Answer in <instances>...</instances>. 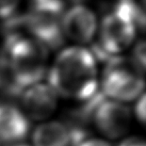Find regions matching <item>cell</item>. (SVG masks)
Wrapping results in <instances>:
<instances>
[{
    "mask_svg": "<svg viewBox=\"0 0 146 146\" xmlns=\"http://www.w3.org/2000/svg\"><path fill=\"white\" fill-rule=\"evenodd\" d=\"M63 15V0H35L28 13L24 15L27 32L45 48L52 50L61 48L65 42L62 30Z\"/></svg>",
    "mask_w": 146,
    "mask_h": 146,
    "instance_id": "4",
    "label": "cell"
},
{
    "mask_svg": "<svg viewBox=\"0 0 146 146\" xmlns=\"http://www.w3.org/2000/svg\"><path fill=\"white\" fill-rule=\"evenodd\" d=\"M143 75L138 73L130 61L125 58L114 57L106 62L102 73V95L113 98L115 102H131L143 94Z\"/></svg>",
    "mask_w": 146,
    "mask_h": 146,
    "instance_id": "5",
    "label": "cell"
},
{
    "mask_svg": "<svg viewBox=\"0 0 146 146\" xmlns=\"http://www.w3.org/2000/svg\"><path fill=\"white\" fill-rule=\"evenodd\" d=\"M7 86H8V78H7V74H5V69H4L2 60L0 58V90L5 92Z\"/></svg>",
    "mask_w": 146,
    "mask_h": 146,
    "instance_id": "14",
    "label": "cell"
},
{
    "mask_svg": "<svg viewBox=\"0 0 146 146\" xmlns=\"http://www.w3.org/2000/svg\"><path fill=\"white\" fill-rule=\"evenodd\" d=\"M30 129L29 118L11 104L0 105V140L9 144L24 140Z\"/></svg>",
    "mask_w": 146,
    "mask_h": 146,
    "instance_id": "10",
    "label": "cell"
},
{
    "mask_svg": "<svg viewBox=\"0 0 146 146\" xmlns=\"http://www.w3.org/2000/svg\"><path fill=\"white\" fill-rule=\"evenodd\" d=\"M4 37L1 60L10 84L12 97H19L25 89L43 80L47 73V48L29 35Z\"/></svg>",
    "mask_w": 146,
    "mask_h": 146,
    "instance_id": "2",
    "label": "cell"
},
{
    "mask_svg": "<svg viewBox=\"0 0 146 146\" xmlns=\"http://www.w3.org/2000/svg\"><path fill=\"white\" fill-rule=\"evenodd\" d=\"M139 29L144 30L137 14L122 0H117L106 13L100 24L98 41L93 45L95 59L106 62L129 47Z\"/></svg>",
    "mask_w": 146,
    "mask_h": 146,
    "instance_id": "3",
    "label": "cell"
},
{
    "mask_svg": "<svg viewBox=\"0 0 146 146\" xmlns=\"http://www.w3.org/2000/svg\"><path fill=\"white\" fill-rule=\"evenodd\" d=\"M88 138V130L72 128L60 122L38 126L32 135L33 146H79Z\"/></svg>",
    "mask_w": 146,
    "mask_h": 146,
    "instance_id": "8",
    "label": "cell"
},
{
    "mask_svg": "<svg viewBox=\"0 0 146 146\" xmlns=\"http://www.w3.org/2000/svg\"><path fill=\"white\" fill-rule=\"evenodd\" d=\"M119 146H145V142L142 139L139 138H130L123 141Z\"/></svg>",
    "mask_w": 146,
    "mask_h": 146,
    "instance_id": "15",
    "label": "cell"
},
{
    "mask_svg": "<svg viewBox=\"0 0 146 146\" xmlns=\"http://www.w3.org/2000/svg\"><path fill=\"white\" fill-rule=\"evenodd\" d=\"M134 114L141 123L145 122V95L142 94L134 106Z\"/></svg>",
    "mask_w": 146,
    "mask_h": 146,
    "instance_id": "13",
    "label": "cell"
},
{
    "mask_svg": "<svg viewBox=\"0 0 146 146\" xmlns=\"http://www.w3.org/2000/svg\"><path fill=\"white\" fill-rule=\"evenodd\" d=\"M9 146H30V145L25 144V143H14V144H10Z\"/></svg>",
    "mask_w": 146,
    "mask_h": 146,
    "instance_id": "17",
    "label": "cell"
},
{
    "mask_svg": "<svg viewBox=\"0 0 146 146\" xmlns=\"http://www.w3.org/2000/svg\"><path fill=\"white\" fill-rule=\"evenodd\" d=\"M21 0H0V18L7 21L16 15Z\"/></svg>",
    "mask_w": 146,
    "mask_h": 146,
    "instance_id": "12",
    "label": "cell"
},
{
    "mask_svg": "<svg viewBox=\"0 0 146 146\" xmlns=\"http://www.w3.org/2000/svg\"><path fill=\"white\" fill-rule=\"evenodd\" d=\"M70 2H73V3L75 4H80L81 2H83V1H85V0H69Z\"/></svg>",
    "mask_w": 146,
    "mask_h": 146,
    "instance_id": "18",
    "label": "cell"
},
{
    "mask_svg": "<svg viewBox=\"0 0 146 146\" xmlns=\"http://www.w3.org/2000/svg\"><path fill=\"white\" fill-rule=\"evenodd\" d=\"M34 1H35V0H34Z\"/></svg>",
    "mask_w": 146,
    "mask_h": 146,
    "instance_id": "19",
    "label": "cell"
},
{
    "mask_svg": "<svg viewBox=\"0 0 146 146\" xmlns=\"http://www.w3.org/2000/svg\"><path fill=\"white\" fill-rule=\"evenodd\" d=\"M62 30L64 36L72 41L86 44L93 41L97 31V21L92 10L81 4H76L67 12H64L62 19Z\"/></svg>",
    "mask_w": 146,
    "mask_h": 146,
    "instance_id": "7",
    "label": "cell"
},
{
    "mask_svg": "<svg viewBox=\"0 0 146 146\" xmlns=\"http://www.w3.org/2000/svg\"><path fill=\"white\" fill-rule=\"evenodd\" d=\"M48 84L65 98L85 102L99 92L96 59L83 47H70L59 53L48 73Z\"/></svg>",
    "mask_w": 146,
    "mask_h": 146,
    "instance_id": "1",
    "label": "cell"
},
{
    "mask_svg": "<svg viewBox=\"0 0 146 146\" xmlns=\"http://www.w3.org/2000/svg\"><path fill=\"white\" fill-rule=\"evenodd\" d=\"M93 121L102 134L110 139H117L129 129L131 112L122 102L104 98L94 111Z\"/></svg>",
    "mask_w": 146,
    "mask_h": 146,
    "instance_id": "6",
    "label": "cell"
},
{
    "mask_svg": "<svg viewBox=\"0 0 146 146\" xmlns=\"http://www.w3.org/2000/svg\"><path fill=\"white\" fill-rule=\"evenodd\" d=\"M18 98L26 114L36 121L49 117L57 108V93L49 84L41 82L25 89Z\"/></svg>",
    "mask_w": 146,
    "mask_h": 146,
    "instance_id": "9",
    "label": "cell"
},
{
    "mask_svg": "<svg viewBox=\"0 0 146 146\" xmlns=\"http://www.w3.org/2000/svg\"><path fill=\"white\" fill-rule=\"evenodd\" d=\"M79 146H110L109 143L102 140H98V139H90V140H85L80 144Z\"/></svg>",
    "mask_w": 146,
    "mask_h": 146,
    "instance_id": "16",
    "label": "cell"
},
{
    "mask_svg": "<svg viewBox=\"0 0 146 146\" xmlns=\"http://www.w3.org/2000/svg\"><path fill=\"white\" fill-rule=\"evenodd\" d=\"M145 42L140 40L134 46L130 63L133 66V68L141 75H143L145 70Z\"/></svg>",
    "mask_w": 146,
    "mask_h": 146,
    "instance_id": "11",
    "label": "cell"
}]
</instances>
